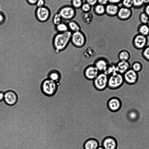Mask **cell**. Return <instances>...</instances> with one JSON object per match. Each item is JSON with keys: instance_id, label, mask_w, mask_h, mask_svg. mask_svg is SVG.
Wrapping results in <instances>:
<instances>
[{"instance_id": "13", "label": "cell", "mask_w": 149, "mask_h": 149, "mask_svg": "<svg viewBox=\"0 0 149 149\" xmlns=\"http://www.w3.org/2000/svg\"><path fill=\"white\" fill-rule=\"evenodd\" d=\"M116 72L123 74L131 68V65L129 61H119L115 64Z\"/></svg>"}, {"instance_id": "1", "label": "cell", "mask_w": 149, "mask_h": 149, "mask_svg": "<svg viewBox=\"0 0 149 149\" xmlns=\"http://www.w3.org/2000/svg\"><path fill=\"white\" fill-rule=\"evenodd\" d=\"M72 32L68 31L63 33H58L55 34L53 39V45L57 52L64 50L71 42Z\"/></svg>"}, {"instance_id": "43", "label": "cell", "mask_w": 149, "mask_h": 149, "mask_svg": "<svg viewBox=\"0 0 149 149\" xmlns=\"http://www.w3.org/2000/svg\"><path fill=\"white\" fill-rule=\"evenodd\" d=\"M4 93L3 91H0V102L4 100Z\"/></svg>"}, {"instance_id": "38", "label": "cell", "mask_w": 149, "mask_h": 149, "mask_svg": "<svg viewBox=\"0 0 149 149\" xmlns=\"http://www.w3.org/2000/svg\"><path fill=\"white\" fill-rule=\"evenodd\" d=\"M85 2L93 7L97 3V0H84Z\"/></svg>"}, {"instance_id": "30", "label": "cell", "mask_w": 149, "mask_h": 149, "mask_svg": "<svg viewBox=\"0 0 149 149\" xmlns=\"http://www.w3.org/2000/svg\"><path fill=\"white\" fill-rule=\"evenodd\" d=\"M49 79L57 83V82L59 81L61 77L59 73L56 71L51 72L49 74Z\"/></svg>"}, {"instance_id": "35", "label": "cell", "mask_w": 149, "mask_h": 149, "mask_svg": "<svg viewBox=\"0 0 149 149\" xmlns=\"http://www.w3.org/2000/svg\"><path fill=\"white\" fill-rule=\"evenodd\" d=\"M122 6L130 8H133L132 0H122Z\"/></svg>"}, {"instance_id": "16", "label": "cell", "mask_w": 149, "mask_h": 149, "mask_svg": "<svg viewBox=\"0 0 149 149\" xmlns=\"http://www.w3.org/2000/svg\"><path fill=\"white\" fill-rule=\"evenodd\" d=\"M109 109L113 111L118 110L121 107V103L117 98H112L109 100L108 103Z\"/></svg>"}, {"instance_id": "37", "label": "cell", "mask_w": 149, "mask_h": 149, "mask_svg": "<svg viewBox=\"0 0 149 149\" xmlns=\"http://www.w3.org/2000/svg\"><path fill=\"white\" fill-rule=\"evenodd\" d=\"M45 0H38L36 6L37 8L45 6Z\"/></svg>"}, {"instance_id": "21", "label": "cell", "mask_w": 149, "mask_h": 149, "mask_svg": "<svg viewBox=\"0 0 149 149\" xmlns=\"http://www.w3.org/2000/svg\"><path fill=\"white\" fill-rule=\"evenodd\" d=\"M99 146L98 141L94 139L87 140L84 144V149H97Z\"/></svg>"}, {"instance_id": "27", "label": "cell", "mask_w": 149, "mask_h": 149, "mask_svg": "<svg viewBox=\"0 0 149 149\" xmlns=\"http://www.w3.org/2000/svg\"><path fill=\"white\" fill-rule=\"evenodd\" d=\"M142 63L140 61H134L131 65V68L137 73L141 72L143 68Z\"/></svg>"}, {"instance_id": "11", "label": "cell", "mask_w": 149, "mask_h": 149, "mask_svg": "<svg viewBox=\"0 0 149 149\" xmlns=\"http://www.w3.org/2000/svg\"><path fill=\"white\" fill-rule=\"evenodd\" d=\"M132 8L123 6L120 7L116 15L118 18L121 21H126L130 19L133 15Z\"/></svg>"}, {"instance_id": "24", "label": "cell", "mask_w": 149, "mask_h": 149, "mask_svg": "<svg viewBox=\"0 0 149 149\" xmlns=\"http://www.w3.org/2000/svg\"><path fill=\"white\" fill-rule=\"evenodd\" d=\"M55 29L58 33H64L69 31L67 23L63 22L55 26Z\"/></svg>"}, {"instance_id": "7", "label": "cell", "mask_w": 149, "mask_h": 149, "mask_svg": "<svg viewBox=\"0 0 149 149\" xmlns=\"http://www.w3.org/2000/svg\"><path fill=\"white\" fill-rule=\"evenodd\" d=\"M71 42L75 47L78 48L82 47L86 43V36L81 30L72 33Z\"/></svg>"}, {"instance_id": "3", "label": "cell", "mask_w": 149, "mask_h": 149, "mask_svg": "<svg viewBox=\"0 0 149 149\" xmlns=\"http://www.w3.org/2000/svg\"><path fill=\"white\" fill-rule=\"evenodd\" d=\"M58 87L56 82L49 79L44 80L42 83L41 90L44 95L50 97L56 93Z\"/></svg>"}, {"instance_id": "9", "label": "cell", "mask_w": 149, "mask_h": 149, "mask_svg": "<svg viewBox=\"0 0 149 149\" xmlns=\"http://www.w3.org/2000/svg\"><path fill=\"white\" fill-rule=\"evenodd\" d=\"M123 75L125 83L129 86L136 84L139 78L138 73L131 68L127 71Z\"/></svg>"}, {"instance_id": "42", "label": "cell", "mask_w": 149, "mask_h": 149, "mask_svg": "<svg viewBox=\"0 0 149 149\" xmlns=\"http://www.w3.org/2000/svg\"><path fill=\"white\" fill-rule=\"evenodd\" d=\"M122 0H109V3L117 5L121 3Z\"/></svg>"}, {"instance_id": "25", "label": "cell", "mask_w": 149, "mask_h": 149, "mask_svg": "<svg viewBox=\"0 0 149 149\" xmlns=\"http://www.w3.org/2000/svg\"><path fill=\"white\" fill-rule=\"evenodd\" d=\"M84 56L87 58H89L93 56L96 54V51L94 48L89 47H87L84 52Z\"/></svg>"}, {"instance_id": "28", "label": "cell", "mask_w": 149, "mask_h": 149, "mask_svg": "<svg viewBox=\"0 0 149 149\" xmlns=\"http://www.w3.org/2000/svg\"><path fill=\"white\" fill-rule=\"evenodd\" d=\"M133 8L135 9H139L144 6L145 5V0H132Z\"/></svg>"}, {"instance_id": "36", "label": "cell", "mask_w": 149, "mask_h": 149, "mask_svg": "<svg viewBox=\"0 0 149 149\" xmlns=\"http://www.w3.org/2000/svg\"><path fill=\"white\" fill-rule=\"evenodd\" d=\"M6 20V17L4 13L0 10V26L4 24Z\"/></svg>"}, {"instance_id": "12", "label": "cell", "mask_w": 149, "mask_h": 149, "mask_svg": "<svg viewBox=\"0 0 149 149\" xmlns=\"http://www.w3.org/2000/svg\"><path fill=\"white\" fill-rule=\"evenodd\" d=\"M100 72V71L94 65H90L85 68L84 71V74L87 79L93 80Z\"/></svg>"}, {"instance_id": "23", "label": "cell", "mask_w": 149, "mask_h": 149, "mask_svg": "<svg viewBox=\"0 0 149 149\" xmlns=\"http://www.w3.org/2000/svg\"><path fill=\"white\" fill-rule=\"evenodd\" d=\"M93 18V15L91 12L87 13H83L81 17L82 22L87 25L90 24L92 23Z\"/></svg>"}, {"instance_id": "10", "label": "cell", "mask_w": 149, "mask_h": 149, "mask_svg": "<svg viewBox=\"0 0 149 149\" xmlns=\"http://www.w3.org/2000/svg\"><path fill=\"white\" fill-rule=\"evenodd\" d=\"M18 100V95L14 91L9 90L4 93V101L8 105H14L17 103Z\"/></svg>"}, {"instance_id": "44", "label": "cell", "mask_w": 149, "mask_h": 149, "mask_svg": "<svg viewBox=\"0 0 149 149\" xmlns=\"http://www.w3.org/2000/svg\"><path fill=\"white\" fill-rule=\"evenodd\" d=\"M97 149H104L102 146H99Z\"/></svg>"}, {"instance_id": "39", "label": "cell", "mask_w": 149, "mask_h": 149, "mask_svg": "<svg viewBox=\"0 0 149 149\" xmlns=\"http://www.w3.org/2000/svg\"><path fill=\"white\" fill-rule=\"evenodd\" d=\"M109 3V0H97V3L104 6Z\"/></svg>"}, {"instance_id": "33", "label": "cell", "mask_w": 149, "mask_h": 149, "mask_svg": "<svg viewBox=\"0 0 149 149\" xmlns=\"http://www.w3.org/2000/svg\"><path fill=\"white\" fill-rule=\"evenodd\" d=\"M92 6L88 3L84 2L80 9L83 13L90 12Z\"/></svg>"}, {"instance_id": "29", "label": "cell", "mask_w": 149, "mask_h": 149, "mask_svg": "<svg viewBox=\"0 0 149 149\" xmlns=\"http://www.w3.org/2000/svg\"><path fill=\"white\" fill-rule=\"evenodd\" d=\"M63 21L62 17L58 12H57L54 15L52 18V22L54 26L60 23Z\"/></svg>"}, {"instance_id": "40", "label": "cell", "mask_w": 149, "mask_h": 149, "mask_svg": "<svg viewBox=\"0 0 149 149\" xmlns=\"http://www.w3.org/2000/svg\"><path fill=\"white\" fill-rule=\"evenodd\" d=\"M143 11L149 16V3L146 4L144 6Z\"/></svg>"}, {"instance_id": "8", "label": "cell", "mask_w": 149, "mask_h": 149, "mask_svg": "<svg viewBox=\"0 0 149 149\" xmlns=\"http://www.w3.org/2000/svg\"><path fill=\"white\" fill-rule=\"evenodd\" d=\"M148 37L137 33L133 38L132 43L134 47L139 50H142L147 46Z\"/></svg>"}, {"instance_id": "41", "label": "cell", "mask_w": 149, "mask_h": 149, "mask_svg": "<svg viewBox=\"0 0 149 149\" xmlns=\"http://www.w3.org/2000/svg\"><path fill=\"white\" fill-rule=\"evenodd\" d=\"M38 0H26L27 3L31 6L35 5Z\"/></svg>"}, {"instance_id": "31", "label": "cell", "mask_w": 149, "mask_h": 149, "mask_svg": "<svg viewBox=\"0 0 149 149\" xmlns=\"http://www.w3.org/2000/svg\"><path fill=\"white\" fill-rule=\"evenodd\" d=\"M84 1L83 0H71V5L76 10L80 9Z\"/></svg>"}, {"instance_id": "22", "label": "cell", "mask_w": 149, "mask_h": 149, "mask_svg": "<svg viewBox=\"0 0 149 149\" xmlns=\"http://www.w3.org/2000/svg\"><path fill=\"white\" fill-rule=\"evenodd\" d=\"M131 54L129 51L124 49L120 51L118 54L119 61H129L131 58Z\"/></svg>"}, {"instance_id": "45", "label": "cell", "mask_w": 149, "mask_h": 149, "mask_svg": "<svg viewBox=\"0 0 149 149\" xmlns=\"http://www.w3.org/2000/svg\"><path fill=\"white\" fill-rule=\"evenodd\" d=\"M145 4L147 3H149V0H145Z\"/></svg>"}, {"instance_id": "18", "label": "cell", "mask_w": 149, "mask_h": 149, "mask_svg": "<svg viewBox=\"0 0 149 149\" xmlns=\"http://www.w3.org/2000/svg\"><path fill=\"white\" fill-rule=\"evenodd\" d=\"M69 30L72 33L81 30V26L76 21L72 20L67 23Z\"/></svg>"}, {"instance_id": "14", "label": "cell", "mask_w": 149, "mask_h": 149, "mask_svg": "<svg viewBox=\"0 0 149 149\" xmlns=\"http://www.w3.org/2000/svg\"><path fill=\"white\" fill-rule=\"evenodd\" d=\"M105 14L110 17L116 16L120 7L118 5L109 3L105 6Z\"/></svg>"}, {"instance_id": "17", "label": "cell", "mask_w": 149, "mask_h": 149, "mask_svg": "<svg viewBox=\"0 0 149 149\" xmlns=\"http://www.w3.org/2000/svg\"><path fill=\"white\" fill-rule=\"evenodd\" d=\"M108 61L104 58L97 59L94 62V65L100 72H103L109 63Z\"/></svg>"}, {"instance_id": "19", "label": "cell", "mask_w": 149, "mask_h": 149, "mask_svg": "<svg viewBox=\"0 0 149 149\" xmlns=\"http://www.w3.org/2000/svg\"><path fill=\"white\" fill-rule=\"evenodd\" d=\"M138 33L148 37L149 36V26L147 24L141 23L137 29Z\"/></svg>"}, {"instance_id": "15", "label": "cell", "mask_w": 149, "mask_h": 149, "mask_svg": "<svg viewBox=\"0 0 149 149\" xmlns=\"http://www.w3.org/2000/svg\"><path fill=\"white\" fill-rule=\"evenodd\" d=\"M117 146L116 140L110 137L105 138L102 142V146L104 149H116Z\"/></svg>"}, {"instance_id": "32", "label": "cell", "mask_w": 149, "mask_h": 149, "mask_svg": "<svg viewBox=\"0 0 149 149\" xmlns=\"http://www.w3.org/2000/svg\"><path fill=\"white\" fill-rule=\"evenodd\" d=\"M139 18L141 23L147 24L149 19V16L143 11L140 13Z\"/></svg>"}, {"instance_id": "4", "label": "cell", "mask_w": 149, "mask_h": 149, "mask_svg": "<svg viewBox=\"0 0 149 149\" xmlns=\"http://www.w3.org/2000/svg\"><path fill=\"white\" fill-rule=\"evenodd\" d=\"M57 12L61 15L63 21L68 22L73 20L77 15L76 10L70 5L66 4L62 6Z\"/></svg>"}, {"instance_id": "26", "label": "cell", "mask_w": 149, "mask_h": 149, "mask_svg": "<svg viewBox=\"0 0 149 149\" xmlns=\"http://www.w3.org/2000/svg\"><path fill=\"white\" fill-rule=\"evenodd\" d=\"M115 72H116L115 64L109 63L102 72L109 76Z\"/></svg>"}, {"instance_id": "34", "label": "cell", "mask_w": 149, "mask_h": 149, "mask_svg": "<svg viewBox=\"0 0 149 149\" xmlns=\"http://www.w3.org/2000/svg\"><path fill=\"white\" fill-rule=\"evenodd\" d=\"M141 55L144 59L149 62V45L142 50Z\"/></svg>"}, {"instance_id": "20", "label": "cell", "mask_w": 149, "mask_h": 149, "mask_svg": "<svg viewBox=\"0 0 149 149\" xmlns=\"http://www.w3.org/2000/svg\"><path fill=\"white\" fill-rule=\"evenodd\" d=\"M93 7L94 14L98 16H102L105 14V6L97 3Z\"/></svg>"}, {"instance_id": "2", "label": "cell", "mask_w": 149, "mask_h": 149, "mask_svg": "<svg viewBox=\"0 0 149 149\" xmlns=\"http://www.w3.org/2000/svg\"><path fill=\"white\" fill-rule=\"evenodd\" d=\"M125 83L123 74L115 72L108 76L107 87L116 90L122 87Z\"/></svg>"}, {"instance_id": "6", "label": "cell", "mask_w": 149, "mask_h": 149, "mask_svg": "<svg viewBox=\"0 0 149 149\" xmlns=\"http://www.w3.org/2000/svg\"><path fill=\"white\" fill-rule=\"evenodd\" d=\"M34 13L36 19L42 23L48 21L51 16L50 10L45 6L41 7H36Z\"/></svg>"}, {"instance_id": "5", "label": "cell", "mask_w": 149, "mask_h": 149, "mask_svg": "<svg viewBox=\"0 0 149 149\" xmlns=\"http://www.w3.org/2000/svg\"><path fill=\"white\" fill-rule=\"evenodd\" d=\"M108 76L103 72H100L93 80V86L97 90L102 91L108 86Z\"/></svg>"}, {"instance_id": "46", "label": "cell", "mask_w": 149, "mask_h": 149, "mask_svg": "<svg viewBox=\"0 0 149 149\" xmlns=\"http://www.w3.org/2000/svg\"><path fill=\"white\" fill-rule=\"evenodd\" d=\"M148 24V26H149V19L148 20V22L147 24Z\"/></svg>"}]
</instances>
